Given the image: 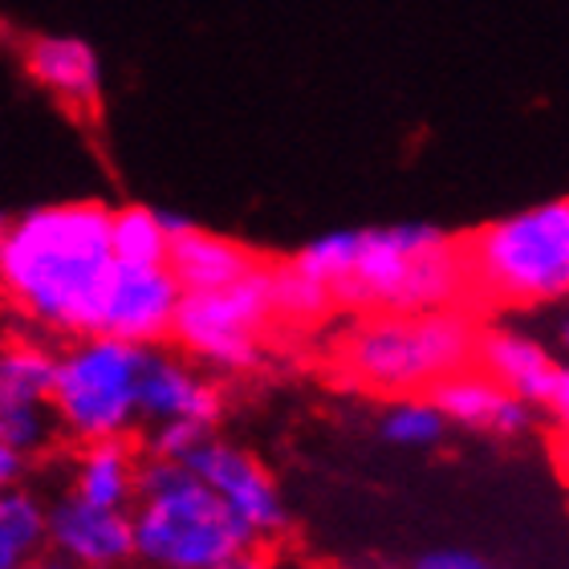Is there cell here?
I'll return each instance as SVG.
<instances>
[{
    "mask_svg": "<svg viewBox=\"0 0 569 569\" xmlns=\"http://www.w3.org/2000/svg\"><path fill=\"white\" fill-rule=\"evenodd\" d=\"M110 269V208L98 200L41 203L0 228V293L49 333H94Z\"/></svg>",
    "mask_w": 569,
    "mask_h": 569,
    "instance_id": "obj_1",
    "label": "cell"
},
{
    "mask_svg": "<svg viewBox=\"0 0 569 569\" xmlns=\"http://www.w3.org/2000/svg\"><path fill=\"white\" fill-rule=\"evenodd\" d=\"M293 261L330 289L333 306L362 313L451 309L472 293L463 244L436 224L338 228L313 237Z\"/></svg>",
    "mask_w": 569,
    "mask_h": 569,
    "instance_id": "obj_2",
    "label": "cell"
},
{
    "mask_svg": "<svg viewBox=\"0 0 569 569\" xmlns=\"http://www.w3.org/2000/svg\"><path fill=\"white\" fill-rule=\"evenodd\" d=\"M134 561L147 569H220L257 546L212 488L179 460H142L131 505Z\"/></svg>",
    "mask_w": 569,
    "mask_h": 569,
    "instance_id": "obj_3",
    "label": "cell"
},
{
    "mask_svg": "<svg viewBox=\"0 0 569 569\" xmlns=\"http://www.w3.org/2000/svg\"><path fill=\"white\" fill-rule=\"evenodd\" d=\"M476 326L460 309H423V313H370L342 338L346 379L362 391L427 395L456 370L472 367Z\"/></svg>",
    "mask_w": 569,
    "mask_h": 569,
    "instance_id": "obj_4",
    "label": "cell"
},
{
    "mask_svg": "<svg viewBox=\"0 0 569 569\" xmlns=\"http://www.w3.org/2000/svg\"><path fill=\"white\" fill-rule=\"evenodd\" d=\"M472 289L500 306H553L569 297V200L488 220L463 240Z\"/></svg>",
    "mask_w": 569,
    "mask_h": 569,
    "instance_id": "obj_5",
    "label": "cell"
},
{
    "mask_svg": "<svg viewBox=\"0 0 569 569\" xmlns=\"http://www.w3.org/2000/svg\"><path fill=\"white\" fill-rule=\"evenodd\" d=\"M147 346L110 333H78L53 362V419L78 443L127 439L139 427V379Z\"/></svg>",
    "mask_w": 569,
    "mask_h": 569,
    "instance_id": "obj_6",
    "label": "cell"
},
{
    "mask_svg": "<svg viewBox=\"0 0 569 569\" xmlns=\"http://www.w3.org/2000/svg\"><path fill=\"white\" fill-rule=\"evenodd\" d=\"M269 301V264H257L240 281L220 289H191L179 297L171 342L216 375L252 370L264 355V333L273 326Z\"/></svg>",
    "mask_w": 569,
    "mask_h": 569,
    "instance_id": "obj_7",
    "label": "cell"
},
{
    "mask_svg": "<svg viewBox=\"0 0 569 569\" xmlns=\"http://www.w3.org/2000/svg\"><path fill=\"white\" fill-rule=\"evenodd\" d=\"M183 463L200 476L203 485L212 488L216 497H220V505L237 517L240 529L257 546L273 541V537H281L289 529V509H284L281 485L264 468L261 456H252L249 448H240L232 439H220L212 431Z\"/></svg>",
    "mask_w": 569,
    "mask_h": 569,
    "instance_id": "obj_8",
    "label": "cell"
},
{
    "mask_svg": "<svg viewBox=\"0 0 569 569\" xmlns=\"http://www.w3.org/2000/svg\"><path fill=\"white\" fill-rule=\"evenodd\" d=\"M53 362L58 355L41 342L0 346V443L33 460L58 436L53 419Z\"/></svg>",
    "mask_w": 569,
    "mask_h": 569,
    "instance_id": "obj_9",
    "label": "cell"
},
{
    "mask_svg": "<svg viewBox=\"0 0 569 569\" xmlns=\"http://www.w3.org/2000/svg\"><path fill=\"white\" fill-rule=\"evenodd\" d=\"M179 297L183 289L167 264H114L98 297L94 333H110L134 346L171 342Z\"/></svg>",
    "mask_w": 569,
    "mask_h": 569,
    "instance_id": "obj_10",
    "label": "cell"
},
{
    "mask_svg": "<svg viewBox=\"0 0 569 569\" xmlns=\"http://www.w3.org/2000/svg\"><path fill=\"white\" fill-rule=\"evenodd\" d=\"M224 416V391L212 370L191 362L188 355H171L163 346H147L139 379V423H200L212 427Z\"/></svg>",
    "mask_w": 569,
    "mask_h": 569,
    "instance_id": "obj_11",
    "label": "cell"
},
{
    "mask_svg": "<svg viewBox=\"0 0 569 569\" xmlns=\"http://www.w3.org/2000/svg\"><path fill=\"white\" fill-rule=\"evenodd\" d=\"M46 529L49 553L78 569H127L134 561L131 512L90 505L70 488L46 500Z\"/></svg>",
    "mask_w": 569,
    "mask_h": 569,
    "instance_id": "obj_12",
    "label": "cell"
},
{
    "mask_svg": "<svg viewBox=\"0 0 569 569\" xmlns=\"http://www.w3.org/2000/svg\"><path fill=\"white\" fill-rule=\"evenodd\" d=\"M427 395L436 399L448 427H460V431H472V436L517 439L533 427V407L521 403L512 391H505L480 367L456 370L443 382H436Z\"/></svg>",
    "mask_w": 569,
    "mask_h": 569,
    "instance_id": "obj_13",
    "label": "cell"
},
{
    "mask_svg": "<svg viewBox=\"0 0 569 569\" xmlns=\"http://www.w3.org/2000/svg\"><path fill=\"white\" fill-rule=\"evenodd\" d=\"M21 66L78 119H94L102 110V66L94 49L78 37H24Z\"/></svg>",
    "mask_w": 569,
    "mask_h": 569,
    "instance_id": "obj_14",
    "label": "cell"
},
{
    "mask_svg": "<svg viewBox=\"0 0 569 569\" xmlns=\"http://www.w3.org/2000/svg\"><path fill=\"white\" fill-rule=\"evenodd\" d=\"M472 362L529 407L549 403V391H553L561 370V362L549 355L546 342L529 330H517V326L476 333Z\"/></svg>",
    "mask_w": 569,
    "mask_h": 569,
    "instance_id": "obj_15",
    "label": "cell"
},
{
    "mask_svg": "<svg viewBox=\"0 0 569 569\" xmlns=\"http://www.w3.org/2000/svg\"><path fill=\"white\" fill-rule=\"evenodd\" d=\"M167 228H171L167 269H171V277L179 281L183 293H191V289H220V284H232L261 264V257H257L252 249H244L240 240L191 224L188 216L167 212Z\"/></svg>",
    "mask_w": 569,
    "mask_h": 569,
    "instance_id": "obj_16",
    "label": "cell"
},
{
    "mask_svg": "<svg viewBox=\"0 0 569 569\" xmlns=\"http://www.w3.org/2000/svg\"><path fill=\"white\" fill-rule=\"evenodd\" d=\"M139 476L142 456L131 439H98V443H82V451L73 456L70 492L102 509L131 512L139 497Z\"/></svg>",
    "mask_w": 569,
    "mask_h": 569,
    "instance_id": "obj_17",
    "label": "cell"
},
{
    "mask_svg": "<svg viewBox=\"0 0 569 569\" xmlns=\"http://www.w3.org/2000/svg\"><path fill=\"white\" fill-rule=\"evenodd\" d=\"M49 553L46 500L29 485L0 488V569H29Z\"/></svg>",
    "mask_w": 569,
    "mask_h": 569,
    "instance_id": "obj_18",
    "label": "cell"
},
{
    "mask_svg": "<svg viewBox=\"0 0 569 569\" xmlns=\"http://www.w3.org/2000/svg\"><path fill=\"white\" fill-rule=\"evenodd\" d=\"M167 244H171L167 212L147 208V203L110 208V252H114V264H167Z\"/></svg>",
    "mask_w": 569,
    "mask_h": 569,
    "instance_id": "obj_19",
    "label": "cell"
},
{
    "mask_svg": "<svg viewBox=\"0 0 569 569\" xmlns=\"http://www.w3.org/2000/svg\"><path fill=\"white\" fill-rule=\"evenodd\" d=\"M379 436L391 448L427 451L448 436V419H443V411L436 407L431 395H399V399H391V403L382 407Z\"/></svg>",
    "mask_w": 569,
    "mask_h": 569,
    "instance_id": "obj_20",
    "label": "cell"
},
{
    "mask_svg": "<svg viewBox=\"0 0 569 569\" xmlns=\"http://www.w3.org/2000/svg\"><path fill=\"white\" fill-rule=\"evenodd\" d=\"M269 301H273V318L293 321V326H309L333 309L330 289L318 277H309L297 261L269 264Z\"/></svg>",
    "mask_w": 569,
    "mask_h": 569,
    "instance_id": "obj_21",
    "label": "cell"
},
{
    "mask_svg": "<svg viewBox=\"0 0 569 569\" xmlns=\"http://www.w3.org/2000/svg\"><path fill=\"white\" fill-rule=\"evenodd\" d=\"M208 436H212V427L200 423H154L147 427V451H151V460L183 463Z\"/></svg>",
    "mask_w": 569,
    "mask_h": 569,
    "instance_id": "obj_22",
    "label": "cell"
},
{
    "mask_svg": "<svg viewBox=\"0 0 569 569\" xmlns=\"http://www.w3.org/2000/svg\"><path fill=\"white\" fill-rule=\"evenodd\" d=\"M416 569H500L492 566L480 553H468V549H431L416 561Z\"/></svg>",
    "mask_w": 569,
    "mask_h": 569,
    "instance_id": "obj_23",
    "label": "cell"
},
{
    "mask_svg": "<svg viewBox=\"0 0 569 569\" xmlns=\"http://www.w3.org/2000/svg\"><path fill=\"white\" fill-rule=\"evenodd\" d=\"M549 416H553V423L561 427L569 436V367L558 370V382H553V391H549Z\"/></svg>",
    "mask_w": 569,
    "mask_h": 569,
    "instance_id": "obj_24",
    "label": "cell"
},
{
    "mask_svg": "<svg viewBox=\"0 0 569 569\" xmlns=\"http://www.w3.org/2000/svg\"><path fill=\"white\" fill-rule=\"evenodd\" d=\"M24 468H29V460L0 443V488L21 485V480H24Z\"/></svg>",
    "mask_w": 569,
    "mask_h": 569,
    "instance_id": "obj_25",
    "label": "cell"
},
{
    "mask_svg": "<svg viewBox=\"0 0 569 569\" xmlns=\"http://www.w3.org/2000/svg\"><path fill=\"white\" fill-rule=\"evenodd\" d=\"M220 569H284L277 558H269V553H261L257 546H249V549H240L237 558H228Z\"/></svg>",
    "mask_w": 569,
    "mask_h": 569,
    "instance_id": "obj_26",
    "label": "cell"
},
{
    "mask_svg": "<svg viewBox=\"0 0 569 569\" xmlns=\"http://www.w3.org/2000/svg\"><path fill=\"white\" fill-rule=\"evenodd\" d=\"M29 569H78V566H70V561H61V558H53V553H46V558L33 561Z\"/></svg>",
    "mask_w": 569,
    "mask_h": 569,
    "instance_id": "obj_27",
    "label": "cell"
},
{
    "mask_svg": "<svg viewBox=\"0 0 569 569\" xmlns=\"http://www.w3.org/2000/svg\"><path fill=\"white\" fill-rule=\"evenodd\" d=\"M561 350H566V355H569V318L561 321Z\"/></svg>",
    "mask_w": 569,
    "mask_h": 569,
    "instance_id": "obj_28",
    "label": "cell"
},
{
    "mask_svg": "<svg viewBox=\"0 0 569 569\" xmlns=\"http://www.w3.org/2000/svg\"><path fill=\"white\" fill-rule=\"evenodd\" d=\"M0 228H4V216H0Z\"/></svg>",
    "mask_w": 569,
    "mask_h": 569,
    "instance_id": "obj_29",
    "label": "cell"
}]
</instances>
